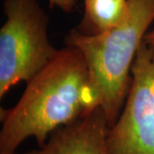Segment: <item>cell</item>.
Listing matches in <instances>:
<instances>
[{
    "mask_svg": "<svg viewBox=\"0 0 154 154\" xmlns=\"http://www.w3.org/2000/svg\"><path fill=\"white\" fill-rule=\"evenodd\" d=\"M96 107L82 53L66 45L28 81L17 105L1 109L0 154L16 153L29 137L34 138L40 147L57 128Z\"/></svg>",
    "mask_w": 154,
    "mask_h": 154,
    "instance_id": "6da1fadb",
    "label": "cell"
},
{
    "mask_svg": "<svg viewBox=\"0 0 154 154\" xmlns=\"http://www.w3.org/2000/svg\"><path fill=\"white\" fill-rule=\"evenodd\" d=\"M154 22V0H127L121 20L103 33L85 35L71 30L64 38L86 60L96 106L102 107L110 128L117 120L130 88L134 61Z\"/></svg>",
    "mask_w": 154,
    "mask_h": 154,
    "instance_id": "7a4b0ae2",
    "label": "cell"
},
{
    "mask_svg": "<svg viewBox=\"0 0 154 154\" xmlns=\"http://www.w3.org/2000/svg\"><path fill=\"white\" fill-rule=\"evenodd\" d=\"M0 29V99L21 82L33 78L58 50L50 42L49 17L38 0H4Z\"/></svg>",
    "mask_w": 154,
    "mask_h": 154,
    "instance_id": "3957f363",
    "label": "cell"
},
{
    "mask_svg": "<svg viewBox=\"0 0 154 154\" xmlns=\"http://www.w3.org/2000/svg\"><path fill=\"white\" fill-rule=\"evenodd\" d=\"M131 76L124 106L107 134L108 154H154V46L141 43Z\"/></svg>",
    "mask_w": 154,
    "mask_h": 154,
    "instance_id": "277c9868",
    "label": "cell"
},
{
    "mask_svg": "<svg viewBox=\"0 0 154 154\" xmlns=\"http://www.w3.org/2000/svg\"><path fill=\"white\" fill-rule=\"evenodd\" d=\"M109 122L97 106L88 115L52 133L44 146L26 154H108Z\"/></svg>",
    "mask_w": 154,
    "mask_h": 154,
    "instance_id": "5b68a950",
    "label": "cell"
},
{
    "mask_svg": "<svg viewBox=\"0 0 154 154\" xmlns=\"http://www.w3.org/2000/svg\"><path fill=\"white\" fill-rule=\"evenodd\" d=\"M84 15L75 29L85 35L103 33L121 20L127 0H84Z\"/></svg>",
    "mask_w": 154,
    "mask_h": 154,
    "instance_id": "8992f818",
    "label": "cell"
},
{
    "mask_svg": "<svg viewBox=\"0 0 154 154\" xmlns=\"http://www.w3.org/2000/svg\"><path fill=\"white\" fill-rule=\"evenodd\" d=\"M50 8H59L64 12H71L76 5L77 0H48Z\"/></svg>",
    "mask_w": 154,
    "mask_h": 154,
    "instance_id": "52a82bcc",
    "label": "cell"
},
{
    "mask_svg": "<svg viewBox=\"0 0 154 154\" xmlns=\"http://www.w3.org/2000/svg\"><path fill=\"white\" fill-rule=\"evenodd\" d=\"M144 41L149 45L154 46V28L146 33L144 38Z\"/></svg>",
    "mask_w": 154,
    "mask_h": 154,
    "instance_id": "ba28073f",
    "label": "cell"
},
{
    "mask_svg": "<svg viewBox=\"0 0 154 154\" xmlns=\"http://www.w3.org/2000/svg\"><path fill=\"white\" fill-rule=\"evenodd\" d=\"M13 154H16V153H13Z\"/></svg>",
    "mask_w": 154,
    "mask_h": 154,
    "instance_id": "9c48e42d",
    "label": "cell"
}]
</instances>
